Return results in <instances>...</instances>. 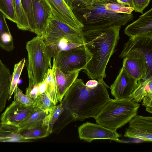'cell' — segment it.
Masks as SVG:
<instances>
[{
  "label": "cell",
  "mask_w": 152,
  "mask_h": 152,
  "mask_svg": "<svg viewBox=\"0 0 152 152\" xmlns=\"http://www.w3.org/2000/svg\"><path fill=\"white\" fill-rule=\"evenodd\" d=\"M142 105L146 107V110L151 114L152 113V94L145 96L142 99Z\"/></svg>",
  "instance_id": "d6a6232c"
},
{
  "label": "cell",
  "mask_w": 152,
  "mask_h": 152,
  "mask_svg": "<svg viewBox=\"0 0 152 152\" xmlns=\"http://www.w3.org/2000/svg\"><path fill=\"white\" fill-rule=\"evenodd\" d=\"M83 35V30L67 24L52 14L49 18L45 33L42 37L46 45L61 38Z\"/></svg>",
  "instance_id": "52a82bcc"
},
{
  "label": "cell",
  "mask_w": 152,
  "mask_h": 152,
  "mask_svg": "<svg viewBox=\"0 0 152 152\" xmlns=\"http://www.w3.org/2000/svg\"><path fill=\"white\" fill-rule=\"evenodd\" d=\"M140 106L130 99H111L94 118L98 124L116 131L137 114Z\"/></svg>",
  "instance_id": "277c9868"
},
{
  "label": "cell",
  "mask_w": 152,
  "mask_h": 152,
  "mask_svg": "<svg viewBox=\"0 0 152 152\" xmlns=\"http://www.w3.org/2000/svg\"><path fill=\"white\" fill-rule=\"evenodd\" d=\"M115 0L117 1L120 4H121L126 6L125 5V4H124L121 1H120L119 0Z\"/></svg>",
  "instance_id": "74e56055"
},
{
  "label": "cell",
  "mask_w": 152,
  "mask_h": 152,
  "mask_svg": "<svg viewBox=\"0 0 152 152\" xmlns=\"http://www.w3.org/2000/svg\"><path fill=\"white\" fill-rule=\"evenodd\" d=\"M52 69L56 85L58 99L61 102L66 92L77 78L79 72L66 74L53 66Z\"/></svg>",
  "instance_id": "9a60e30c"
},
{
  "label": "cell",
  "mask_w": 152,
  "mask_h": 152,
  "mask_svg": "<svg viewBox=\"0 0 152 152\" xmlns=\"http://www.w3.org/2000/svg\"><path fill=\"white\" fill-rule=\"evenodd\" d=\"M73 0H64L67 5L70 8Z\"/></svg>",
  "instance_id": "d590c367"
},
{
  "label": "cell",
  "mask_w": 152,
  "mask_h": 152,
  "mask_svg": "<svg viewBox=\"0 0 152 152\" xmlns=\"http://www.w3.org/2000/svg\"><path fill=\"white\" fill-rule=\"evenodd\" d=\"M85 44L83 35L60 39L53 43L46 45L52 57L55 58L58 53Z\"/></svg>",
  "instance_id": "2e32d148"
},
{
  "label": "cell",
  "mask_w": 152,
  "mask_h": 152,
  "mask_svg": "<svg viewBox=\"0 0 152 152\" xmlns=\"http://www.w3.org/2000/svg\"><path fill=\"white\" fill-rule=\"evenodd\" d=\"M26 59L23 58L14 66L12 78L11 80L8 100H10L17 86L20 76L25 66Z\"/></svg>",
  "instance_id": "d4e9b609"
},
{
  "label": "cell",
  "mask_w": 152,
  "mask_h": 152,
  "mask_svg": "<svg viewBox=\"0 0 152 152\" xmlns=\"http://www.w3.org/2000/svg\"><path fill=\"white\" fill-rule=\"evenodd\" d=\"M28 54V77L38 84L42 83L48 70L51 69V54L42 36L37 35L28 41L26 47Z\"/></svg>",
  "instance_id": "5b68a950"
},
{
  "label": "cell",
  "mask_w": 152,
  "mask_h": 152,
  "mask_svg": "<svg viewBox=\"0 0 152 152\" xmlns=\"http://www.w3.org/2000/svg\"><path fill=\"white\" fill-rule=\"evenodd\" d=\"M150 94H152V77L144 81H138L132 94L131 99L138 103L145 96Z\"/></svg>",
  "instance_id": "ffe728a7"
},
{
  "label": "cell",
  "mask_w": 152,
  "mask_h": 152,
  "mask_svg": "<svg viewBox=\"0 0 152 152\" xmlns=\"http://www.w3.org/2000/svg\"><path fill=\"white\" fill-rule=\"evenodd\" d=\"M134 11L143 14L144 9L148 5L151 0H131Z\"/></svg>",
  "instance_id": "1f68e13d"
},
{
  "label": "cell",
  "mask_w": 152,
  "mask_h": 152,
  "mask_svg": "<svg viewBox=\"0 0 152 152\" xmlns=\"http://www.w3.org/2000/svg\"><path fill=\"white\" fill-rule=\"evenodd\" d=\"M44 0L54 17L72 26L83 30V25L64 0Z\"/></svg>",
  "instance_id": "7c38bea8"
},
{
  "label": "cell",
  "mask_w": 152,
  "mask_h": 152,
  "mask_svg": "<svg viewBox=\"0 0 152 152\" xmlns=\"http://www.w3.org/2000/svg\"><path fill=\"white\" fill-rule=\"evenodd\" d=\"M106 7L108 10L115 13L131 14L134 11L133 8L121 4L115 0H108Z\"/></svg>",
  "instance_id": "83f0119b"
},
{
  "label": "cell",
  "mask_w": 152,
  "mask_h": 152,
  "mask_svg": "<svg viewBox=\"0 0 152 152\" xmlns=\"http://www.w3.org/2000/svg\"><path fill=\"white\" fill-rule=\"evenodd\" d=\"M0 10L6 18L16 23L14 0H0Z\"/></svg>",
  "instance_id": "484cf974"
},
{
  "label": "cell",
  "mask_w": 152,
  "mask_h": 152,
  "mask_svg": "<svg viewBox=\"0 0 152 152\" xmlns=\"http://www.w3.org/2000/svg\"><path fill=\"white\" fill-rule=\"evenodd\" d=\"M64 110L62 103L61 102L59 104L53 106L50 109L48 114L43 119L42 125L47 127L49 134L52 132L54 123Z\"/></svg>",
  "instance_id": "44dd1931"
},
{
  "label": "cell",
  "mask_w": 152,
  "mask_h": 152,
  "mask_svg": "<svg viewBox=\"0 0 152 152\" xmlns=\"http://www.w3.org/2000/svg\"><path fill=\"white\" fill-rule=\"evenodd\" d=\"M36 110L33 106L26 105L13 100L1 114L2 124L19 127L20 124L31 115Z\"/></svg>",
  "instance_id": "8fae6325"
},
{
  "label": "cell",
  "mask_w": 152,
  "mask_h": 152,
  "mask_svg": "<svg viewBox=\"0 0 152 152\" xmlns=\"http://www.w3.org/2000/svg\"><path fill=\"white\" fill-rule=\"evenodd\" d=\"M108 1L92 0L83 7L72 10L76 18L83 26V32L114 25L121 26L133 20L132 13H115L108 10L106 7Z\"/></svg>",
  "instance_id": "3957f363"
},
{
  "label": "cell",
  "mask_w": 152,
  "mask_h": 152,
  "mask_svg": "<svg viewBox=\"0 0 152 152\" xmlns=\"http://www.w3.org/2000/svg\"><path fill=\"white\" fill-rule=\"evenodd\" d=\"M86 45L61 52L53 58V66L69 74L83 69L92 57Z\"/></svg>",
  "instance_id": "8992f818"
},
{
  "label": "cell",
  "mask_w": 152,
  "mask_h": 152,
  "mask_svg": "<svg viewBox=\"0 0 152 152\" xmlns=\"http://www.w3.org/2000/svg\"><path fill=\"white\" fill-rule=\"evenodd\" d=\"M32 10L35 24L34 33L42 37L48 20L52 14L51 10L44 0H32Z\"/></svg>",
  "instance_id": "4fadbf2b"
},
{
  "label": "cell",
  "mask_w": 152,
  "mask_h": 152,
  "mask_svg": "<svg viewBox=\"0 0 152 152\" xmlns=\"http://www.w3.org/2000/svg\"><path fill=\"white\" fill-rule=\"evenodd\" d=\"M14 99L27 106L34 107V103L31 99L17 86L14 92Z\"/></svg>",
  "instance_id": "4dcf8cb0"
},
{
  "label": "cell",
  "mask_w": 152,
  "mask_h": 152,
  "mask_svg": "<svg viewBox=\"0 0 152 152\" xmlns=\"http://www.w3.org/2000/svg\"><path fill=\"white\" fill-rule=\"evenodd\" d=\"M124 32L130 37L141 35L152 36V8L128 25Z\"/></svg>",
  "instance_id": "5bb4252c"
},
{
  "label": "cell",
  "mask_w": 152,
  "mask_h": 152,
  "mask_svg": "<svg viewBox=\"0 0 152 152\" xmlns=\"http://www.w3.org/2000/svg\"><path fill=\"white\" fill-rule=\"evenodd\" d=\"M97 86L93 89L86 88L82 80L77 78L66 92L62 101L64 110L76 120L83 121L94 118L110 98V88L103 79H97Z\"/></svg>",
  "instance_id": "6da1fadb"
},
{
  "label": "cell",
  "mask_w": 152,
  "mask_h": 152,
  "mask_svg": "<svg viewBox=\"0 0 152 152\" xmlns=\"http://www.w3.org/2000/svg\"><path fill=\"white\" fill-rule=\"evenodd\" d=\"M137 82V80L127 72L123 65L116 79L110 87L111 94L115 99L132 100V94Z\"/></svg>",
  "instance_id": "30bf717a"
},
{
  "label": "cell",
  "mask_w": 152,
  "mask_h": 152,
  "mask_svg": "<svg viewBox=\"0 0 152 152\" xmlns=\"http://www.w3.org/2000/svg\"><path fill=\"white\" fill-rule=\"evenodd\" d=\"M55 105L45 92L39 94L34 103L36 109L46 111H49Z\"/></svg>",
  "instance_id": "4316f807"
},
{
  "label": "cell",
  "mask_w": 152,
  "mask_h": 152,
  "mask_svg": "<svg viewBox=\"0 0 152 152\" xmlns=\"http://www.w3.org/2000/svg\"><path fill=\"white\" fill-rule=\"evenodd\" d=\"M18 127L12 125L2 124L0 121V137L6 140L7 142H28L31 139H27L19 133Z\"/></svg>",
  "instance_id": "ac0fdd59"
},
{
  "label": "cell",
  "mask_w": 152,
  "mask_h": 152,
  "mask_svg": "<svg viewBox=\"0 0 152 152\" xmlns=\"http://www.w3.org/2000/svg\"><path fill=\"white\" fill-rule=\"evenodd\" d=\"M4 14L0 10V47L7 51L14 48V41Z\"/></svg>",
  "instance_id": "e0dca14e"
},
{
  "label": "cell",
  "mask_w": 152,
  "mask_h": 152,
  "mask_svg": "<svg viewBox=\"0 0 152 152\" xmlns=\"http://www.w3.org/2000/svg\"><path fill=\"white\" fill-rule=\"evenodd\" d=\"M98 81L95 79H92L87 82L85 85L86 88L88 89H93L98 85Z\"/></svg>",
  "instance_id": "836d02e7"
},
{
  "label": "cell",
  "mask_w": 152,
  "mask_h": 152,
  "mask_svg": "<svg viewBox=\"0 0 152 152\" xmlns=\"http://www.w3.org/2000/svg\"><path fill=\"white\" fill-rule=\"evenodd\" d=\"M49 112L36 109L31 115L20 124L18 127L19 129H29L42 126L43 119Z\"/></svg>",
  "instance_id": "d6986e66"
},
{
  "label": "cell",
  "mask_w": 152,
  "mask_h": 152,
  "mask_svg": "<svg viewBox=\"0 0 152 152\" xmlns=\"http://www.w3.org/2000/svg\"><path fill=\"white\" fill-rule=\"evenodd\" d=\"M19 133L25 139L31 140L42 138L49 135L47 127L42 125L29 129L20 130Z\"/></svg>",
  "instance_id": "cb8c5ba5"
},
{
  "label": "cell",
  "mask_w": 152,
  "mask_h": 152,
  "mask_svg": "<svg viewBox=\"0 0 152 152\" xmlns=\"http://www.w3.org/2000/svg\"><path fill=\"white\" fill-rule=\"evenodd\" d=\"M121 26L114 25L83 31L85 45L93 56L84 71L89 78L106 77V68L120 39Z\"/></svg>",
  "instance_id": "7a4b0ae2"
},
{
  "label": "cell",
  "mask_w": 152,
  "mask_h": 152,
  "mask_svg": "<svg viewBox=\"0 0 152 152\" xmlns=\"http://www.w3.org/2000/svg\"><path fill=\"white\" fill-rule=\"evenodd\" d=\"M0 142H6V140L0 137Z\"/></svg>",
  "instance_id": "8d00e7d4"
},
{
  "label": "cell",
  "mask_w": 152,
  "mask_h": 152,
  "mask_svg": "<svg viewBox=\"0 0 152 152\" xmlns=\"http://www.w3.org/2000/svg\"><path fill=\"white\" fill-rule=\"evenodd\" d=\"M124 4L126 5L133 8L131 0H119Z\"/></svg>",
  "instance_id": "e575fe53"
},
{
  "label": "cell",
  "mask_w": 152,
  "mask_h": 152,
  "mask_svg": "<svg viewBox=\"0 0 152 152\" xmlns=\"http://www.w3.org/2000/svg\"><path fill=\"white\" fill-rule=\"evenodd\" d=\"M23 9L27 17L29 25V31L34 33L35 24L32 10V0H20Z\"/></svg>",
  "instance_id": "f1b7e54d"
},
{
  "label": "cell",
  "mask_w": 152,
  "mask_h": 152,
  "mask_svg": "<svg viewBox=\"0 0 152 152\" xmlns=\"http://www.w3.org/2000/svg\"><path fill=\"white\" fill-rule=\"evenodd\" d=\"M14 7L17 20L16 24L18 28L23 30L29 31L28 21L20 0H14Z\"/></svg>",
  "instance_id": "7402d4cb"
},
{
  "label": "cell",
  "mask_w": 152,
  "mask_h": 152,
  "mask_svg": "<svg viewBox=\"0 0 152 152\" xmlns=\"http://www.w3.org/2000/svg\"><path fill=\"white\" fill-rule=\"evenodd\" d=\"M124 136L137 139L143 141H152V117L138 115L134 116L129 121Z\"/></svg>",
  "instance_id": "9c48e42d"
},
{
  "label": "cell",
  "mask_w": 152,
  "mask_h": 152,
  "mask_svg": "<svg viewBox=\"0 0 152 152\" xmlns=\"http://www.w3.org/2000/svg\"><path fill=\"white\" fill-rule=\"evenodd\" d=\"M47 86L45 93L55 105L58 102L57 97L56 85L54 78L53 70L50 69L45 76Z\"/></svg>",
  "instance_id": "603a6c76"
},
{
  "label": "cell",
  "mask_w": 152,
  "mask_h": 152,
  "mask_svg": "<svg viewBox=\"0 0 152 152\" xmlns=\"http://www.w3.org/2000/svg\"><path fill=\"white\" fill-rule=\"evenodd\" d=\"M25 94L32 101L33 103L39 95V84L29 79V85L26 89Z\"/></svg>",
  "instance_id": "f546056e"
},
{
  "label": "cell",
  "mask_w": 152,
  "mask_h": 152,
  "mask_svg": "<svg viewBox=\"0 0 152 152\" xmlns=\"http://www.w3.org/2000/svg\"><path fill=\"white\" fill-rule=\"evenodd\" d=\"M78 131L80 139L89 142L98 139L110 140L119 142H123L119 139L121 135L116 131L99 124L87 122L79 126Z\"/></svg>",
  "instance_id": "ba28073f"
}]
</instances>
